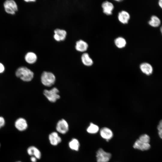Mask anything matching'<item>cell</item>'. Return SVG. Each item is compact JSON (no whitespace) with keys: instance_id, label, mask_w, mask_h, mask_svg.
<instances>
[{"instance_id":"cell-9","label":"cell","mask_w":162,"mask_h":162,"mask_svg":"<svg viewBox=\"0 0 162 162\" xmlns=\"http://www.w3.org/2000/svg\"><path fill=\"white\" fill-rule=\"evenodd\" d=\"M101 136L107 141L112 138L113 133L111 130L107 127H104L101 128L100 131Z\"/></svg>"},{"instance_id":"cell-23","label":"cell","mask_w":162,"mask_h":162,"mask_svg":"<svg viewBox=\"0 0 162 162\" xmlns=\"http://www.w3.org/2000/svg\"><path fill=\"white\" fill-rule=\"evenodd\" d=\"M138 139L141 141L146 143H149L150 140L149 136L147 134L141 135Z\"/></svg>"},{"instance_id":"cell-13","label":"cell","mask_w":162,"mask_h":162,"mask_svg":"<svg viewBox=\"0 0 162 162\" xmlns=\"http://www.w3.org/2000/svg\"><path fill=\"white\" fill-rule=\"evenodd\" d=\"M133 147L136 149L141 151H146L150 149L151 146L149 143L142 142L138 139L134 142Z\"/></svg>"},{"instance_id":"cell-20","label":"cell","mask_w":162,"mask_h":162,"mask_svg":"<svg viewBox=\"0 0 162 162\" xmlns=\"http://www.w3.org/2000/svg\"><path fill=\"white\" fill-rule=\"evenodd\" d=\"M114 43L117 47L122 48L125 47L127 42L125 39L122 37H118L114 40Z\"/></svg>"},{"instance_id":"cell-22","label":"cell","mask_w":162,"mask_h":162,"mask_svg":"<svg viewBox=\"0 0 162 162\" xmlns=\"http://www.w3.org/2000/svg\"><path fill=\"white\" fill-rule=\"evenodd\" d=\"M99 127L97 125L91 123L87 128V132L90 134H95L99 131Z\"/></svg>"},{"instance_id":"cell-5","label":"cell","mask_w":162,"mask_h":162,"mask_svg":"<svg viewBox=\"0 0 162 162\" xmlns=\"http://www.w3.org/2000/svg\"><path fill=\"white\" fill-rule=\"evenodd\" d=\"M111 157V154L104 151L102 148L99 149L96 152L97 162H108Z\"/></svg>"},{"instance_id":"cell-32","label":"cell","mask_w":162,"mask_h":162,"mask_svg":"<svg viewBox=\"0 0 162 162\" xmlns=\"http://www.w3.org/2000/svg\"></svg>"},{"instance_id":"cell-25","label":"cell","mask_w":162,"mask_h":162,"mask_svg":"<svg viewBox=\"0 0 162 162\" xmlns=\"http://www.w3.org/2000/svg\"><path fill=\"white\" fill-rule=\"evenodd\" d=\"M5 123L4 118L2 117H0V128L4 125Z\"/></svg>"},{"instance_id":"cell-14","label":"cell","mask_w":162,"mask_h":162,"mask_svg":"<svg viewBox=\"0 0 162 162\" xmlns=\"http://www.w3.org/2000/svg\"><path fill=\"white\" fill-rule=\"evenodd\" d=\"M118 18L120 22L123 24H126L128 23L130 16L128 12L122 10L118 13Z\"/></svg>"},{"instance_id":"cell-4","label":"cell","mask_w":162,"mask_h":162,"mask_svg":"<svg viewBox=\"0 0 162 162\" xmlns=\"http://www.w3.org/2000/svg\"><path fill=\"white\" fill-rule=\"evenodd\" d=\"M3 6L5 11L10 14H14L18 10L17 5L13 0L5 1L4 3Z\"/></svg>"},{"instance_id":"cell-29","label":"cell","mask_w":162,"mask_h":162,"mask_svg":"<svg viewBox=\"0 0 162 162\" xmlns=\"http://www.w3.org/2000/svg\"><path fill=\"white\" fill-rule=\"evenodd\" d=\"M24 1L27 2H34L36 1V0H24Z\"/></svg>"},{"instance_id":"cell-24","label":"cell","mask_w":162,"mask_h":162,"mask_svg":"<svg viewBox=\"0 0 162 162\" xmlns=\"http://www.w3.org/2000/svg\"><path fill=\"white\" fill-rule=\"evenodd\" d=\"M157 129L159 136L162 139V120L160 121L157 127Z\"/></svg>"},{"instance_id":"cell-19","label":"cell","mask_w":162,"mask_h":162,"mask_svg":"<svg viewBox=\"0 0 162 162\" xmlns=\"http://www.w3.org/2000/svg\"><path fill=\"white\" fill-rule=\"evenodd\" d=\"M148 24L152 27L156 28L159 27L161 24V21L159 18L156 15H152L148 21Z\"/></svg>"},{"instance_id":"cell-18","label":"cell","mask_w":162,"mask_h":162,"mask_svg":"<svg viewBox=\"0 0 162 162\" xmlns=\"http://www.w3.org/2000/svg\"><path fill=\"white\" fill-rule=\"evenodd\" d=\"M81 60L83 64L86 66H90L93 64V61L87 53L85 52L82 54Z\"/></svg>"},{"instance_id":"cell-21","label":"cell","mask_w":162,"mask_h":162,"mask_svg":"<svg viewBox=\"0 0 162 162\" xmlns=\"http://www.w3.org/2000/svg\"><path fill=\"white\" fill-rule=\"evenodd\" d=\"M68 145L70 149L75 151H78L80 146L79 141L75 138L72 139L69 142Z\"/></svg>"},{"instance_id":"cell-6","label":"cell","mask_w":162,"mask_h":162,"mask_svg":"<svg viewBox=\"0 0 162 162\" xmlns=\"http://www.w3.org/2000/svg\"><path fill=\"white\" fill-rule=\"evenodd\" d=\"M56 130L59 133L64 134L67 133L69 130V125L66 120L62 119L57 122L56 127Z\"/></svg>"},{"instance_id":"cell-16","label":"cell","mask_w":162,"mask_h":162,"mask_svg":"<svg viewBox=\"0 0 162 162\" xmlns=\"http://www.w3.org/2000/svg\"><path fill=\"white\" fill-rule=\"evenodd\" d=\"M25 59L28 64H32L35 63L37 60V56L34 52H28L25 55Z\"/></svg>"},{"instance_id":"cell-11","label":"cell","mask_w":162,"mask_h":162,"mask_svg":"<svg viewBox=\"0 0 162 162\" xmlns=\"http://www.w3.org/2000/svg\"><path fill=\"white\" fill-rule=\"evenodd\" d=\"M49 139L50 143L54 146L58 145L62 141L61 137L58 133L56 132H52L50 134L49 136Z\"/></svg>"},{"instance_id":"cell-26","label":"cell","mask_w":162,"mask_h":162,"mask_svg":"<svg viewBox=\"0 0 162 162\" xmlns=\"http://www.w3.org/2000/svg\"><path fill=\"white\" fill-rule=\"evenodd\" d=\"M4 67L3 64L0 62V73H3L4 70Z\"/></svg>"},{"instance_id":"cell-15","label":"cell","mask_w":162,"mask_h":162,"mask_svg":"<svg viewBox=\"0 0 162 162\" xmlns=\"http://www.w3.org/2000/svg\"><path fill=\"white\" fill-rule=\"evenodd\" d=\"M88 48L87 43L82 40H80L76 43L75 48L79 52H83L86 51Z\"/></svg>"},{"instance_id":"cell-31","label":"cell","mask_w":162,"mask_h":162,"mask_svg":"<svg viewBox=\"0 0 162 162\" xmlns=\"http://www.w3.org/2000/svg\"><path fill=\"white\" fill-rule=\"evenodd\" d=\"M20 162V161H18V162Z\"/></svg>"},{"instance_id":"cell-3","label":"cell","mask_w":162,"mask_h":162,"mask_svg":"<svg viewBox=\"0 0 162 162\" xmlns=\"http://www.w3.org/2000/svg\"><path fill=\"white\" fill-rule=\"evenodd\" d=\"M59 91L56 87H53L50 90L45 89L43 94L47 99L52 103L55 102L60 98Z\"/></svg>"},{"instance_id":"cell-30","label":"cell","mask_w":162,"mask_h":162,"mask_svg":"<svg viewBox=\"0 0 162 162\" xmlns=\"http://www.w3.org/2000/svg\"><path fill=\"white\" fill-rule=\"evenodd\" d=\"M160 30L161 32V33L162 35V25L160 26Z\"/></svg>"},{"instance_id":"cell-2","label":"cell","mask_w":162,"mask_h":162,"mask_svg":"<svg viewBox=\"0 0 162 162\" xmlns=\"http://www.w3.org/2000/svg\"><path fill=\"white\" fill-rule=\"evenodd\" d=\"M40 80L41 83L46 87H50L55 83L56 77L52 72L44 71L41 74Z\"/></svg>"},{"instance_id":"cell-27","label":"cell","mask_w":162,"mask_h":162,"mask_svg":"<svg viewBox=\"0 0 162 162\" xmlns=\"http://www.w3.org/2000/svg\"><path fill=\"white\" fill-rule=\"evenodd\" d=\"M30 159L32 162H36L37 159L35 157L32 156L30 158Z\"/></svg>"},{"instance_id":"cell-17","label":"cell","mask_w":162,"mask_h":162,"mask_svg":"<svg viewBox=\"0 0 162 162\" xmlns=\"http://www.w3.org/2000/svg\"><path fill=\"white\" fill-rule=\"evenodd\" d=\"M28 154L31 156L36 157L37 159H39L41 157V153L40 151L34 146L29 147L27 150Z\"/></svg>"},{"instance_id":"cell-28","label":"cell","mask_w":162,"mask_h":162,"mask_svg":"<svg viewBox=\"0 0 162 162\" xmlns=\"http://www.w3.org/2000/svg\"><path fill=\"white\" fill-rule=\"evenodd\" d=\"M159 6L162 9V0H160L158 2Z\"/></svg>"},{"instance_id":"cell-12","label":"cell","mask_w":162,"mask_h":162,"mask_svg":"<svg viewBox=\"0 0 162 162\" xmlns=\"http://www.w3.org/2000/svg\"><path fill=\"white\" fill-rule=\"evenodd\" d=\"M141 71L147 75L151 74L153 72V68L152 65L147 62L142 63L140 66Z\"/></svg>"},{"instance_id":"cell-1","label":"cell","mask_w":162,"mask_h":162,"mask_svg":"<svg viewBox=\"0 0 162 162\" xmlns=\"http://www.w3.org/2000/svg\"><path fill=\"white\" fill-rule=\"evenodd\" d=\"M15 74L17 77L20 78L21 80L25 82L31 81L34 76L33 72L24 66H22L18 68Z\"/></svg>"},{"instance_id":"cell-7","label":"cell","mask_w":162,"mask_h":162,"mask_svg":"<svg viewBox=\"0 0 162 162\" xmlns=\"http://www.w3.org/2000/svg\"><path fill=\"white\" fill-rule=\"evenodd\" d=\"M54 32L53 38L56 40L60 41L65 39L67 35V32L65 30L56 28L54 30Z\"/></svg>"},{"instance_id":"cell-8","label":"cell","mask_w":162,"mask_h":162,"mask_svg":"<svg viewBox=\"0 0 162 162\" xmlns=\"http://www.w3.org/2000/svg\"><path fill=\"white\" fill-rule=\"evenodd\" d=\"M103 13L107 15H110L112 14V11L114 8L113 4L111 2L105 1L101 4Z\"/></svg>"},{"instance_id":"cell-10","label":"cell","mask_w":162,"mask_h":162,"mask_svg":"<svg viewBox=\"0 0 162 162\" xmlns=\"http://www.w3.org/2000/svg\"><path fill=\"white\" fill-rule=\"evenodd\" d=\"M16 128L20 131L26 130L28 127V124L26 120L23 118H19L16 120L15 123Z\"/></svg>"}]
</instances>
